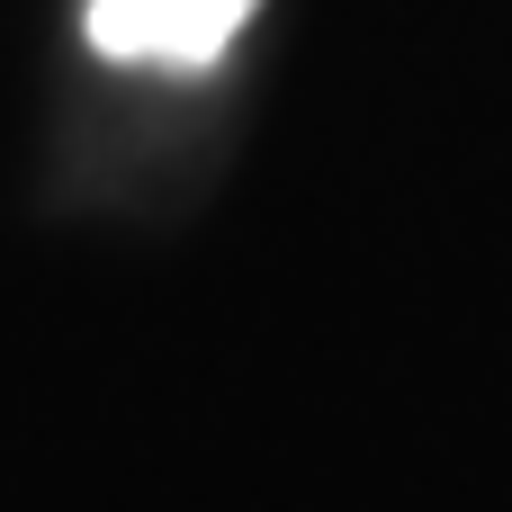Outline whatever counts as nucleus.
Segmentation results:
<instances>
[{
    "instance_id": "nucleus-1",
    "label": "nucleus",
    "mask_w": 512,
    "mask_h": 512,
    "mask_svg": "<svg viewBox=\"0 0 512 512\" xmlns=\"http://www.w3.org/2000/svg\"><path fill=\"white\" fill-rule=\"evenodd\" d=\"M261 0H90L81 27L108 63H153V72H207Z\"/></svg>"
}]
</instances>
